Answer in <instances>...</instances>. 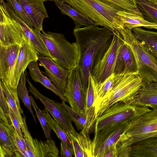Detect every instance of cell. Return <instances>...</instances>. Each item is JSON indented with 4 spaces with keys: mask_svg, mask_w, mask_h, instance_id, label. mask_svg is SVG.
Returning <instances> with one entry per match:
<instances>
[{
    "mask_svg": "<svg viewBox=\"0 0 157 157\" xmlns=\"http://www.w3.org/2000/svg\"><path fill=\"white\" fill-rule=\"evenodd\" d=\"M73 34L79 52L78 65L84 88L87 91L90 73L100 61L109 47L113 32L95 24L83 28H75Z\"/></svg>",
    "mask_w": 157,
    "mask_h": 157,
    "instance_id": "obj_1",
    "label": "cell"
},
{
    "mask_svg": "<svg viewBox=\"0 0 157 157\" xmlns=\"http://www.w3.org/2000/svg\"><path fill=\"white\" fill-rule=\"evenodd\" d=\"M77 11L93 21L97 25L107 28L113 32L124 27L117 14L123 10L105 4L99 0H61Z\"/></svg>",
    "mask_w": 157,
    "mask_h": 157,
    "instance_id": "obj_2",
    "label": "cell"
},
{
    "mask_svg": "<svg viewBox=\"0 0 157 157\" xmlns=\"http://www.w3.org/2000/svg\"><path fill=\"white\" fill-rule=\"evenodd\" d=\"M115 75L109 92L95 104L97 117L116 103L132 100L143 83L142 78L138 73Z\"/></svg>",
    "mask_w": 157,
    "mask_h": 157,
    "instance_id": "obj_3",
    "label": "cell"
},
{
    "mask_svg": "<svg viewBox=\"0 0 157 157\" xmlns=\"http://www.w3.org/2000/svg\"><path fill=\"white\" fill-rule=\"evenodd\" d=\"M40 35L55 63L68 70L78 66L79 52L76 42H69L62 33L43 31Z\"/></svg>",
    "mask_w": 157,
    "mask_h": 157,
    "instance_id": "obj_4",
    "label": "cell"
},
{
    "mask_svg": "<svg viewBox=\"0 0 157 157\" xmlns=\"http://www.w3.org/2000/svg\"><path fill=\"white\" fill-rule=\"evenodd\" d=\"M118 30L133 53L138 74L142 78L143 82H157V65L150 54L136 39L132 30L124 27Z\"/></svg>",
    "mask_w": 157,
    "mask_h": 157,
    "instance_id": "obj_5",
    "label": "cell"
},
{
    "mask_svg": "<svg viewBox=\"0 0 157 157\" xmlns=\"http://www.w3.org/2000/svg\"><path fill=\"white\" fill-rule=\"evenodd\" d=\"M151 109L130 102L116 103L97 117L94 132L110 125L125 121H133Z\"/></svg>",
    "mask_w": 157,
    "mask_h": 157,
    "instance_id": "obj_6",
    "label": "cell"
},
{
    "mask_svg": "<svg viewBox=\"0 0 157 157\" xmlns=\"http://www.w3.org/2000/svg\"><path fill=\"white\" fill-rule=\"evenodd\" d=\"M113 32V39L109 47L101 59L90 73L92 80L95 83H102L113 74L117 58L124 41L118 30Z\"/></svg>",
    "mask_w": 157,
    "mask_h": 157,
    "instance_id": "obj_7",
    "label": "cell"
},
{
    "mask_svg": "<svg viewBox=\"0 0 157 157\" xmlns=\"http://www.w3.org/2000/svg\"><path fill=\"white\" fill-rule=\"evenodd\" d=\"M133 121H125L110 125L94 132L92 140L93 157H102L105 151L117 144L129 129Z\"/></svg>",
    "mask_w": 157,
    "mask_h": 157,
    "instance_id": "obj_8",
    "label": "cell"
},
{
    "mask_svg": "<svg viewBox=\"0 0 157 157\" xmlns=\"http://www.w3.org/2000/svg\"><path fill=\"white\" fill-rule=\"evenodd\" d=\"M21 47L17 45L4 46L0 44V78L6 83L21 109L14 77L15 63Z\"/></svg>",
    "mask_w": 157,
    "mask_h": 157,
    "instance_id": "obj_9",
    "label": "cell"
},
{
    "mask_svg": "<svg viewBox=\"0 0 157 157\" xmlns=\"http://www.w3.org/2000/svg\"><path fill=\"white\" fill-rule=\"evenodd\" d=\"M125 135L132 145L148 138H157V109H151L132 121Z\"/></svg>",
    "mask_w": 157,
    "mask_h": 157,
    "instance_id": "obj_10",
    "label": "cell"
},
{
    "mask_svg": "<svg viewBox=\"0 0 157 157\" xmlns=\"http://www.w3.org/2000/svg\"><path fill=\"white\" fill-rule=\"evenodd\" d=\"M25 72L26 81L29 85L28 91L32 94L36 99H39L41 101L55 121L66 131L77 136L78 133L72 125L71 117L65 108L61 103L48 98L41 94L30 81L26 70Z\"/></svg>",
    "mask_w": 157,
    "mask_h": 157,
    "instance_id": "obj_11",
    "label": "cell"
},
{
    "mask_svg": "<svg viewBox=\"0 0 157 157\" xmlns=\"http://www.w3.org/2000/svg\"><path fill=\"white\" fill-rule=\"evenodd\" d=\"M28 38L21 26L10 16L4 4L0 3V44L21 47Z\"/></svg>",
    "mask_w": 157,
    "mask_h": 157,
    "instance_id": "obj_12",
    "label": "cell"
},
{
    "mask_svg": "<svg viewBox=\"0 0 157 157\" xmlns=\"http://www.w3.org/2000/svg\"><path fill=\"white\" fill-rule=\"evenodd\" d=\"M86 94L87 91L82 85L77 66L70 70L63 96L73 109L85 113Z\"/></svg>",
    "mask_w": 157,
    "mask_h": 157,
    "instance_id": "obj_13",
    "label": "cell"
},
{
    "mask_svg": "<svg viewBox=\"0 0 157 157\" xmlns=\"http://www.w3.org/2000/svg\"><path fill=\"white\" fill-rule=\"evenodd\" d=\"M25 129L22 132L26 147L25 157H58L59 151L55 141L47 139L45 141L33 138L28 129L24 118Z\"/></svg>",
    "mask_w": 157,
    "mask_h": 157,
    "instance_id": "obj_14",
    "label": "cell"
},
{
    "mask_svg": "<svg viewBox=\"0 0 157 157\" xmlns=\"http://www.w3.org/2000/svg\"><path fill=\"white\" fill-rule=\"evenodd\" d=\"M14 130L8 114L0 108V157H15V153L18 151Z\"/></svg>",
    "mask_w": 157,
    "mask_h": 157,
    "instance_id": "obj_15",
    "label": "cell"
},
{
    "mask_svg": "<svg viewBox=\"0 0 157 157\" xmlns=\"http://www.w3.org/2000/svg\"><path fill=\"white\" fill-rule=\"evenodd\" d=\"M39 65L42 67L45 71H41L48 76L57 89L63 95L67 85L70 70L60 66L51 58L39 54Z\"/></svg>",
    "mask_w": 157,
    "mask_h": 157,
    "instance_id": "obj_16",
    "label": "cell"
},
{
    "mask_svg": "<svg viewBox=\"0 0 157 157\" xmlns=\"http://www.w3.org/2000/svg\"><path fill=\"white\" fill-rule=\"evenodd\" d=\"M39 54L29 38L21 47L14 70V77L16 88L22 73L25 71L30 63L38 60Z\"/></svg>",
    "mask_w": 157,
    "mask_h": 157,
    "instance_id": "obj_17",
    "label": "cell"
},
{
    "mask_svg": "<svg viewBox=\"0 0 157 157\" xmlns=\"http://www.w3.org/2000/svg\"><path fill=\"white\" fill-rule=\"evenodd\" d=\"M31 21L37 31H43L44 20L48 17L44 2L39 0H17Z\"/></svg>",
    "mask_w": 157,
    "mask_h": 157,
    "instance_id": "obj_18",
    "label": "cell"
},
{
    "mask_svg": "<svg viewBox=\"0 0 157 157\" xmlns=\"http://www.w3.org/2000/svg\"><path fill=\"white\" fill-rule=\"evenodd\" d=\"M66 109L71 117L72 121L75 124L78 130L90 134L94 125L97 118L95 107L86 109V112L75 111L67 105L65 102L61 103Z\"/></svg>",
    "mask_w": 157,
    "mask_h": 157,
    "instance_id": "obj_19",
    "label": "cell"
},
{
    "mask_svg": "<svg viewBox=\"0 0 157 157\" xmlns=\"http://www.w3.org/2000/svg\"><path fill=\"white\" fill-rule=\"evenodd\" d=\"M138 72L133 53L130 47L124 41L117 58L113 73L119 75Z\"/></svg>",
    "mask_w": 157,
    "mask_h": 157,
    "instance_id": "obj_20",
    "label": "cell"
},
{
    "mask_svg": "<svg viewBox=\"0 0 157 157\" xmlns=\"http://www.w3.org/2000/svg\"><path fill=\"white\" fill-rule=\"evenodd\" d=\"M128 102L157 109V82H143L134 98Z\"/></svg>",
    "mask_w": 157,
    "mask_h": 157,
    "instance_id": "obj_21",
    "label": "cell"
},
{
    "mask_svg": "<svg viewBox=\"0 0 157 157\" xmlns=\"http://www.w3.org/2000/svg\"><path fill=\"white\" fill-rule=\"evenodd\" d=\"M66 132L72 143L74 157H93L92 142L89 134L81 131L77 136H75Z\"/></svg>",
    "mask_w": 157,
    "mask_h": 157,
    "instance_id": "obj_22",
    "label": "cell"
},
{
    "mask_svg": "<svg viewBox=\"0 0 157 157\" xmlns=\"http://www.w3.org/2000/svg\"><path fill=\"white\" fill-rule=\"evenodd\" d=\"M117 14L124 25V27L132 30L136 27H143L148 29L157 30V25L146 20L143 15L124 10H119Z\"/></svg>",
    "mask_w": 157,
    "mask_h": 157,
    "instance_id": "obj_23",
    "label": "cell"
},
{
    "mask_svg": "<svg viewBox=\"0 0 157 157\" xmlns=\"http://www.w3.org/2000/svg\"><path fill=\"white\" fill-rule=\"evenodd\" d=\"M132 146L131 157H157V138L152 137L141 140Z\"/></svg>",
    "mask_w": 157,
    "mask_h": 157,
    "instance_id": "obj_24",
    "label": "cell"
},
{
    "mask_svg": "<svg viewBox=\"0 0 157 157\" xmlns=\"http://www.w3.org/2000/svg\"><path fill=\"white\" fill-rule=\"evenodd\" d=\"M28 67L31 78L35 82L40 83L45 88L51 90L59 97L62 101L67 102L63 95L52 83L50 79L42 74L39 69L37 61L30 63Z\"/></svg>",
    "mask_w": 157,
    "mask_h": 157,
    "instance_id": "obj_25",
    "label": "cell"
},
{
    "mask_svg": "<svg viewBox=\"0 0 157 157\" xmlns=\"http://www.w3.org/2000/svg\"><path fill=\"white\" fill-rule=\"evenodd\" d=\"M54 2L62 14L69 16L73 20L75 25V28L95 24L93 21L77 11L69 4L59 0H56Z\"/></svg>",
    "mask_w": 157,
    "mask_h": 157,
    "instance_id": "obj_26",
    "label": "cell"
},
{
    "mask_svg": "<svg viewBox=\"0 0 157 157\" xmlns=\"http://www.w3.org/2000/svg\"><path fill=\"white\" fill-rule=\"evenodd\" d=\"M135 36L147 50L157 52V32L136 27L132 30Z\"/></svg>",
    "mask_w": 157,
    "mask_h": 157,
    "instance_id": "obj_27",
    "label": "cell"
},
{
    "mask_svg": "<svg viewBox=\"0 0 157 157\" xmlns=\"http://www.w3.org/2000/svg\"><path fill=\"white\" fill-rule=\"evenodd\" d=\"M138 7L144 18L157 25V5L146 0H136Z\"/></svg>",
    "mask_w": 157,
    "mask_h": 157,
    "instance_id": "obj_28",
    "label": "cell"
},
{
    "mask_svg": "<svg viewBox=\"0 0 157 157\" xmlns=\"http://www.w3.org/2000/svg\"><path fill=\"white\" fill-rule=\"evenodd\" d=\"M26 75L25 71L23 72L20 78L19 83L17 88V93L19 97L31 113L35 123H37L35 116L32 110L31 103L28 94V91L26 87Z\"/></svg>",
    "mask_w": 157,
    "mask_h": 157,
    "instance_id": "obj_29",
    "label": "cell"
},
{
    "mask_svg": "<svg viewBox=\"0 0 157 157\" xmlns=\"http://www.w3.org/2000/svg\"><path fill=\"white\" fill-rule=\"evenodd\" d=\"M0 86H1L6 97L8 104L18 120L21 129L23 132L25 128L23 117L21 115L22 113L18 107L16 101L11 93L5 82L1 79Z\"/></svg>",
    "mask_w": 157,
    "mask_h": 157,
    "instance_id": "obj_30",
    "label": "cell"
},
{
    "mask_svg": "<svg viewBox=\"0 0 157 157\" xmlns=\"http://www.w3.org/2000/svg\"><path fill=\"white\" fill-rule=\"evenodd\" d=\"M94 87L95 98V104L104 98L109 92L112 88L115 77V74H112L101 83H94L92 80Z\"/></svg>",
    "mask_w": 157,
    "mask_h": 157,
    "instance_id": "obj_31",
    "label": "cell"
},
{
    "mask_svg": "<svg viewBox=\"0 0 157 157\" xmlns=\"http://www.w3.org/2000/svg\"><path fill=\"white\" fill-rule=\"evenodd\" d=\"M47 123L58 138L64 142L73 152L72 145L66 131L53 119L47 110L45 114Z\"/></svg>",
    "mask_w": 157,
    "mask_h": 157,
    "instance_id": "obj_32",
    "label": "cell"
},
{
    "mask_svg": "<svg viewBox=\"0 0 157 157\" xmlns=\"http://www.w3.org/2000/svg\"><path fill=\"white\" fill-rule=\"evenodd\" d=\"M108 5L143 15L138 7L136 0H99Z\"/></svg>",
    "mask_w": 157,
    "mask_h": 157,
    "instance_id": "obj_33",
    "label": "cell"
},
{
    "mask_svg": "<svg viewBox=\"0 0 157 157\" xmlns=\"http://www.w3.org/2000/svg\"><path fill=\"white\" fill-rule=\"evenodd\" d=\"M30 98L32 105L35 110L46 137L47 139H52L51 136V131L52 129L47 123L45 115L47 109H45L43 110H41L37 106L32 95L30 96Z\"/></svg>",
    "mask_w": 157,
    "mask_h": 157,
    "instance_id": "obj_34",
    "label": "cell"
},
{
    "mask_svg": "<svg viewBox=\"0 0 157 157\" xmlns=\"http://www.w3.org/2000/svg\"><path fill=\"white\" fill-rule=\"evenodd\" d=\"M132 143L131 140L124 135L116 144L118 157H131Z\"/></svg>",
    "mask_w": 157,
    "mask_h": 157,
    "instance_id": "obj_35",
    "label": "cell"
},
{
    "mask_svg": "<svg viewBox=\"0 0 157 157\" xmlns=\"http://www.w3.org/2000/svg\"><path fill=\"white\" fill-rule=\"evenodd\" d=\"M16 13L31 28H33V25L21 4L17 0H6Z\"/></svg>",
    "mask_w": 157,
    "mask_h": 157,
    "instance_id": "obj_36",
    "label": "cell"
},
{
    "mask_svg": "<svg viewBox=\"0 0 157 157\" xmlns=\"http://www.w3.org/2000/svg\"><path fill=\"white\" fill-rule=\"evenodd\" d=\"M95 95L92 80L89 75L88 88L87 90L86 98V109L95 106Z\"/></svg>",
    "mask_w": 157,
    "mask_h": 157,
    "instance_id": "obj_37",
    "label": "cell"
},
{
    "mask_svg": "<svg viewBox=\"0 0 157 157\" xmlns=\"http://www.w3.org/2000/svg\"><path fill=\"white\" fill-rule=\"evenodd\" d=\"M8 106L9 107L8 115L12 124L15 131L19 136L21 137L24 138V134L21 129L19 121L8 104Z\"/></svg>",
    "mask_w": 157,
    "mask_h": 157,
    "instance_id": "obj_38",
    "label": "cell"
},
{
    "mask_svg": "<svg viewBox=\"0 0 157 157\" xmlns=\"http://www.w3.org/2000/svg\"><path fill=\"white\" fill-rule=\"evenodd\" d=\"M14 133L18 150L22 154L24 157H25L26 147L25 142L24 139L20 136L15 129Z\"/></svg>",
    "mask_w": 157,
    "mask_h": 157,
    "instance_id": "obj_39",
    "label": "cell"
},
{
    "mask_svg": "<svg viewBox=\"0 0 157 157\" xmlns=\"http://www.w3.org/2000/svg\"><path fill=\"white\" fill-rule=\"evenodd\" d=\"M0 89V108L6 114H8L9 107L8 103L6 97L1 86Z\"/></svg>",
    "mask_w": 157,
    "mask_h": 157,
    "instance_id": "obj_40",
    "label": "cell"
},
{
    "mask_svg": "<svg viewBox=\"0 0 157 157\" xmlns=\"http://www.w3.org/2000/svg\"><path fill=\"white\" fill-rule=\"evenodd\" d=\"M60 155L62 157H72L73 155V151L63 141L60 143Z\"/></svg>",
    "mask_w": 157,
    "mask_h": 157,
    "instance_id": "obj_41",
    "label": "cell"
},
{
    "mask_svg": "<svg viewBox=\"0 0 157 157\" xmlns=\"http://www.w3.org/2000/svg\"><path fill=\"white\" fill-rule=\"evenodd\" d=\"M116 144L106 149L103 154L102 157H118Z\"/></svg>",
    "mask_w": 157,
    "mask_h": 157,
    "instance_id": "obj_42",
    "label": "cell"
},
{
    "mask_svg": "<svg viewBox=\"0 0 157 157\" xmlns=\"http://www.w3.org/2000/svg\"><path fill=\"white\" fill-rule=\"evenodd\" d=\"M146 49L150 54L152 59L157 65V52L150 51L147 49Z\"/></svg>",
    "mask_w": 157,
    "mask_h": 157,
    "instance_id": "obj_43",
    "label": "cell"
},
{
    "mask_svg": "<svg viewBox=\"0 0 157 157\" xmlns=\"http://www.w3.org/2000/svg\"><path fill=\"white\" fill-rule=\"evenodd\" d=\"M147 1H150L154 4H155L156 5H157V0H146Z\"/></svg>",
    "mask_w": 157,
    "mask_h": 157,
    "instance_id": "obj_44",
    "label": "cell"
},
{
    "mask_svg": "<svg viewBox=\"0 0 157 157\" xmlns=\"http://www.w3.org/2000/svg\"><path fill=\"white\" fill-rule=\"evenodd\" d=\"M41 1H42V2H44V1H56V0H59V1H61V0H39Z\"/></svg>",
    "mask_w": 157,
    "mask_h": 157,
    "instance_id": "obj_45",
    "label": "cell"
},
{
    "mask_svg": "<svg viewBox=\"0 0 157 157\" xmlns=\"http://www.w3.org/2000/svg\"><path fill=\"white\" fill-rule=\"evenodd\" d=\"M5 2L3 0H0V3L2 4H4Z\"/></svg>",
    "mask_w": 157,
    "mask_h": 157,
    "instance_id": "obj_46",
    "label": "cell"
}]
</instances>
